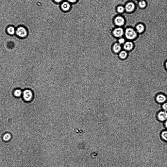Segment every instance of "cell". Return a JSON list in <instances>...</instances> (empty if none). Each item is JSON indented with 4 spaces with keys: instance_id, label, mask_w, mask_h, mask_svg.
I'll return each instance as SVG.
<instances>
[{
    "instance_id": "1",
    "label": "cell",
    "mask_w": 167,
    "mask_h": 167,
    "mask_svg": "<svg viewBox=\"0 0 167 167\" xmlns=\"http://www.w3.org/2000/svg\"><path fill=\"white\" fill-rule=\"evenodd\" d=\"M126 38L129 40H133L135 39L137 36L136 31L133 29L129 28L126 30L125 33Z\"/></svg>"
},
{
    "instance_id": "22",
    "label": "cell",
    "mask_w": 167,
    "mask_h": 167,
    "mask_svg": "<svg viewBox=\"0 0 167 167\" xmlns=\"http://www.w3.org/2000/svg\"><path fill=\"white\" fill-rule=\"evenodd\" d=\"M68 1L71 3H74L76 2L77 0H67Z\"/></svg>"
},
{
    "instance_id": "6",
    "label": "cell",
    "mask_w": 167,
    "mask_h": 167,
    "mask_svg": "<svg viewBox=\"0 0 167 167\" xmlns=\"http://www.w3.org/2000/svg\"><path fill=\"white\" fill-rule=\"evenodd\" d=\"M113 34L114 36L116 37H120L123 35L124 31L121 28H116L113 31Z\"/></svg>"
},
{
    "instance_id": "9",
    "label": "cell",
    "mask_w": 167,
    "mask_h": 167,
    "mask_svg": "<svg viewBox=\"0 0 167 167\" xmlns=\"http://www.w3.org/2000/svg\"><path fill=\"white\" fill-rule=\"evenodd\" d=\"M112 49L113 51L115 53H118L121 51V47L119 43H116L113 45Z\"/></svg>"
},
{
    "instance_id": "26",
    "label": "cell",
    "mask_w": 167,
    "mask_h": 167,
    "mask_svg": "<svg viewBox=\"0 0 167 167\" xmlns=\"http://www.w3.org/2000/svg\"><path fill=\"white\" fill-rule=\"evenodd\" d=\"M155 77V78H157V77ZM167 77H165V78H166Z\"/></svg>"
},
{
    "instance_id": "25",
    "label": "cell",
    "mask_w": 167,
    "mask_h": 167,
    "mask_svg": "<svg viewBox=\"0 0 167 167\" xmlns=\"http://www.w3.org/2000/svg\"><path fill=\"white\" fill-rule=\"evenodd\" d=\"M165 68L167 71V61H166L165 63Z\"/></svg>"
},
{
    "instance_id": "18",
    "label": "cell",
    "mask_w": 167,
    "mask_h": 167,
    "mask_svg": "<svg viewBox=\"0 0 167 167\" xmlns=\"http://www.w3.org/2000/svg\"><path fill=\"white\" fill-rule=\"evenodd\" d=\"M139 5L140 7L141 8H144L146 6V3L144 1L141 0L139 3Z\"/></svg>"
},
{
    "instance_id": "4",
    "label": "cell",
    "mask_w": 167,
    "mask_h": 167,
    "mask_svg": "<svg viewBox=\"0 0 167 167\" xmlns=\"http://www.w3.org/2000/svg\"><path fill=\"white\" fill-rule=\"evenodd\" d=\"M157 117L159 121L165 122L167 120V112L163 110L160 111L157 113Z\"/></svg>"
},
{
    "instance_id": "20",
    "label": "cell",
    "mask_w": 167,
    "mask_h": 167,
    "mask_svg": "<svg viewBox=\"0 0 167 167\" xmlns=\"http://www.w3.org/2000/svg\"><path fill=\"white\" fill-rule=\"evenodd\" d=\"M125 10L124 7L122 6H119L117 8L118 11L120 13L123 12Z\"/></svg>"
},
{
    "instance_id": "13",
    "label": "cell",
    "mask_w": 167,
    "mask_h": 167,
    "mask_svg": "<svg viewBox=\"0 0 167 167\" xmlns=\"http://www.w3.org/2000/svg\"><path fill=\"white\" fill-rule=\"evenodd\" d=\"M160 136L162 140L167 142V130H164L161 132Z\"/></svg>"
},
{
    "instance_id": "21",
    "label": "cell",
    "mask_w": 167,
    "mask_h": 167,
    "mask_svg": "<svg viewBox=\"0 0 167 167\" xmlns=\"http://www.w3.org/2000/svg\"><path fill=\"white\" fill-rule=\"evenodd\" d=\"M118 41L119 43L121 44L124 43L125 40L124 38H121Z\"/></svg>"
},
{
    "instance_id": "3",
    "label": "cell",
    "mask_w": 167,
    "mask_h": 167,
    "mask_svg": "<svg viewBox=\"0 0 167 167\" xmlns=\"http://www.w3.org/2000/svg\"><path fill=\"white\" fill-rule=\"evenodd\" d=\"M23 95L24 99L26 101L29 102L33 98V93L30 90H25L23 92Z\"/></svg>"
},
{
    "instance_id": "12",
    "label": "cell",
    "mask_w": 167,
    "mask_h": 167,
    "mask_svg": "<svg viewBox=\"0 0 167 167\" xmlns=\"http://www.w3.org/2000/svg\"><path fill=\"white\" fill-rule=\"evenodd\" d=\"M70 7V4L67 2H64L61 5V9L64 11L69 10Z\"/></svg>"
},
{
    "instance_id": "24",
    "label": "cell",
    "mask_w": 167,
    "mask_h": 167,
    "mask_svg": "<svg viewBox=\"0 0 167 167\" xmlns=\"http://www.w3.org/2000/svg\"><path fill=\"white\" fill-rule=\"evenodd\" d=\"M54 0L56 3H59L62 2L63 0Z\"/></svg>"
},
{
    "instance_id": "16",
    "label": "cell",
    "mask_w": 167,
    "mask_h": 167,
    "mask_svg": "<svg viewBox=\"0 0 167 167\" xmlns=\"http://www.w3.org/2000/svg\"><path fill=\"white\" fill-rule=\"evenodd\" d=\"M8 33L10 35H14L15 32V30L14 28L12 27L8 28L7 29Z\"/></svg>"
},
{
    "instance_id": "15",
    "label": "cell",
    "mask_w": 167,
    "mask_h": 167,
    "mask_svg": "<svg viewBox=\"0 0 167 167\" xmlns=\"http://www.w3.org/2000/svg\"><path fill=\"white\" fill-rule=\"evenodd\" d=\"M136 28L137 31L138 33H141L144 31V28L143 25L140 24L137 25Z\"/></svg>"
},
{
    "instance_id": "7",
    "label": "cell",
    "mask_w": 167,
    "mask_h": 167,
    "mask_svg": "<svg viewBox=\"0 0 167 167\" xmlns=\"http://www.w3.org/2000/svg\"><path fill=\"white\" fill-rule=\"evenodd\" d=\"M134 44L131 42H127L124 44L123 48L126 51H129L131 50L134 47Z\"/></svg>"
},
{
    "instance_id": "17",
    "label": "cell",
    "mask_w": 167,
    "mask_h": 167,
    "mask_svg": "<svg viewBox=\"0 0 167 167\" xmlns=\"http://www.w3.org/2000/svg\"><path fill=\"white\" fill-rule=\"evenodd\" d=\"M14 95L16 97H20L22 94L21 91L19 89L16 90L14 92Z\"/></svg>"
},
{
    "instance_id": "5",
    "label": "cell",
    "mask_w": 167,
    "mask_h": 167,
    "mask_svg": "<svg viewBox=\"0 0 167 167\" xmlns=\"http://www.w3.org/2000/svg\"><path fill=\"white\" fill-rule=\"evenodd\" d=\"M155 99L158 103L163 104L166 102L167 98L166 96L164 94H160L156 96Z\"/></svg>"
},
{
    "instance_id": "10",
    "label": "cell",
    "mask_w": 167,
    "mask_h": 167,
    "mask_svg": "<svg viewBox=\"0 0 167 167\" xmlns=\"http://www.w3.org/2000/svg\"><path fill=\"white\" fill-rule=\"evenodd\" d=\"M135 5L132 3L130 2L128 3L125 6V9L128 12H131L134 10Z\"/></svg>"
},
{
    "instance_id": "2",
    "label": "cell",
    "mask_w": 167,
    "mask_h": 167,
    "mask_svg": "<svg viewBox=\"0 0 167 167\" xmlns=\"http://www.w3.org/2000/svg\"><path fill=\"white\" fill-rule=\"evenodd\" d=\"M16 33L17 35L21 38H25L27 35V30L24 28L22 27L19 28L16 30Z\"/></svg>"
},
{
    "instance_id": "19",
    "label": "cell",
    "mask_w": 167,
    "mask_h": 167,
    "mask_svg": "<svg viewBox=\"0 0 167 167\" xmlns=\"http://www.w3.org/2000/svg\"><path fill=\"white\" fill-rule=\"evenodd\" d=\"M162 108L163 111L167 112V102H166L163 104Z\"/></svg>"
},
{
    "instance_id": "14",
    "label": "cell",
    "mask_w": 167,
    "mask_h": 167,
    "mask_svg": "<svg viewBox=\"0 0 167 167\" xmlns=\"http://www.w3.org/2000/svg\"><path fill=\"white\" fill-rule=\"evenodd\" d=\"M128 56V54L126 51H123L121 52L119 54L120 57L122 59L126 58Z\"/></svg>"
},
{
    "instance_id": "8",
    "label": "cell",
    "mask_w": 167,
    "mask_h": 167,
    "mask_svg": "<svg viewBox=\"0 0 167 167\" xmlns=\"http://www.w3.org/2000/svg\"><path fill=\"white\" fill-rule=\"evenodd\" d=\"M115 22L117 25L121 26L123 25L124 23V19L121 17H117L115 19Z\"/></svg>"
},
{
    "instance_id": "23",
    "label": "cell",
    "mask_w": 167,
    "mask_h": 167,
    "mask_svg": "<svg viewBox=\"0 0 167 167\" xmlns=\"http://www.w3.org/2000/svg\"><path fill=\"white\" fill-rule=\"evenodd\" d=\"M164 125L165 127L167 130V120L165 121Z\"/></svg>"
},
{
    "instance_id": "11",
    "label": "cell",
    "mask_w": 167,
    "mask_h": 167,
    "mask_svg": "<svg viewBox=\"0 0 167 167\" xmlns=\"http://www.w3.org/2000/svg\"><path fill=\"white\" fill-rule=\"evenodd\" d=\"M12 136L10 133H5L2 137V140L4 142H9L11 139Z\"/></svg>"
}]
</instances>
